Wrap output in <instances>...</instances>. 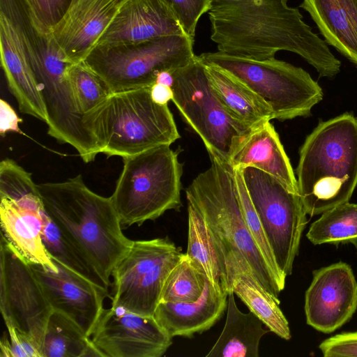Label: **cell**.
Returning <instances> with one entry per match:
<instances>
[{"label": "cell", "instance_id": "obj_33", "mask_svg": "<svg viewBox=\"0 0 357 357\" xmlns=\"http://www.w3.org/2000/svg\"><path fill=\"white\" fill-rule=\"evenodd\" d=\"M170 8L184 33L194 39L197 22L211 8V0H162Z\"/></svg>", "mask_w": 357, "mask_h": 357}, {"label": "cell", "instance_id": "obj_10", "mask_svg": "<svg viewBox=\"0 0 357 357\" xmlns=\"http://www.w3.org/2000/svg\"><path fill=\"white\" fill-rule=\"evenodd\" d=\"M183 255L167 237L132 241L112 272V306L153 317L165 281Z\"/></svg>", "mask_w": 357, "mask_h": 357}, {"label": "cell", "instance_id": "obj_24", "mask_svg": "<svg viewBox=\"0 0 357 357\" xmlns=\"http://www.w3.org/2000/svg\"><path fill=\"white\" fill-rule=\"evenodd\" d=\"M227 319L223 330L206 357H258L261 337L271 331L252 312H242L234 293L229 291Z\"/></svg>", "mask_w": 357, "mask_h": 357}, {"label": "cell", "instance_id": "obj_38", "mask_svg": "<svg viewBox=\"0 0 357 357\" xmlns=\"http://www.w3.org/2000/svg\"><path fill=\"white\" fill-rule=\"evenodd\" d=\"M152 100L159 105H167L173 98V90L170 86L155 83L150 88Z\"/></svg>", "mask_w": 357, "mask_h": 357}, {"label": "cell", "instance_id": "obj_13", "mask_svg": "<svg viewBox=\"0 0 357 357\" xmlns=\"http://www.w3.org/2000/svg\"><path fill=\"white\" fill-rule=\"evenodd\" d=\"M0 310L5 324L40 348L53 310L31 265L1 235Z\"/></svg>", "mask_w": 357, "mask_h": 357}, {"label": "cell", "instance_id": "obj_14", "mask_svg": "<svg viewBox=\"0 0 357 357\" xmlns=\"http://www.w3.org/2000/svg\"><path fill=\"white\" fill-rule=\"evenodd\" d=\"M90 338L104 357H160L172 344L153 317L112 306L104 308Z\"/></svg>", "mask_w": 357, "mask_h": 357}, {"label": "cell", "instance_id": "obj_6", "mask_svg": "<svg viewBox=\"0 0 357 357\" xmlns=\"http://www.w3.org/2000/svg\"><path fill=\"white\" fill-rule=\"evenodd\" d=\"M123 162L110 197L122 226L140 225L181 208L182 165L169 145L123 158Z\"/></svg>", "mask_w": 357, "mask_h": 357}, {"label": "cell", "instance_id": "obj_36", "mask_svg": "<svg viewBox=\"0 0 357 357\" xmlns=\"http://www.w3.org/2000/svg\"><path fill=\"white\" fill-rule=\"evenodd\" d=\"M319 348L325 357H357V331L332 336L324 340Z\"/></svg>", "mask_w": 357, "mask_h": 357}, {"label": "cell", "instance_id": "obj_28", "mask_svg": "<svg viewBox=\"0 0 357 357\" xmlns=\"http://www.w3.org/2000/svg\"><path fill=\"white\" fill-rule=\"evenodd\" d=\"M42 238L48 255L54 261L108 292L109 284L82 252L59 229L45 211Z\"/></svg>", "mask_w": 357, "mask_h": 357}, {"label": "cell", "instance_id": "obj_2", "mask_svg": "<svg viewBox=\"0 0 357 357\" xmlns=\"http://www.w3.org/2000/svg\"><path fill=\"white\" fill-rule=\"evenodd\" d=\"M37 186L46 213L110 285L112 270L132 241L111 198L90 190L80 174Z\"/></svg>", "mask_w": 357, "mask_h": 357}, {"label": "cell", "instance_id": "obj_4", "mask_svg": "<svg viewBox=\"0 0 357 357\" xmlns=\"http://www.w3.org/2000/svg\"><path fill=\"white\" fill-rule=\"evenodd\" d=\"M210 158L211 166L185 190L188 203L205 220L225 259L231 255L243 256L263 287L279 300L285 284L273 273L245 223L234 169L229 163Z\"/></svg>", "mask_w": 357, "mask_h": 357}, {"label": "cell", "instance_id": "obj_22", "mask_svg": "<svg viewBox=\"0 0 357 357\" xmlns=\"http://www.w3.org/2000/svg\"><path fill=\"white\" fill-rule=\"evenodd\" d=\"M225 262V289L237 295L271 332L289 340L291 337L289 322L279 307L280 300L263 287L244 257L229 255Z\"/></svg>", "mask_w": 357, "mask_h": 357}, {"label": "cell", "instance_id": "obj_27", "mask_svg": "<svg viewBox=\"0 0 357 357\" xmlns=\"http://www.w3.org/2000/svg\"><path fill=\"white\" fill-rule=\"evenodd\" d=\"M41 354L42 357L102 356L75 321L54 310L45 328Z\"/></svg>", "mask_w": 357, "mask_h": 357}, {"label": "cell", "instance_id": "obj_19", "mask_svg": "<svg viewBox=\"0 0 357 357\" xmlns=\"http://www.w3.org/2000/svg\"><path fill=\"white\" fill-rule=\"evenodd\" d=\"M233 169L252 167L279 180L289 190L298 194L297 180L290 160L271 121L252 128L233 151Z\"/></svg>", "mask_w": 357, "mask_h": 357}, {"label": "cell", "instance_id": "obj_32", "mask_svg": "<svg viewBox=\"0 0 357 357\" xmlns=\"http://www.w3.org/2000/svg\"><path fill=\"white\" fill-rule=\"evenodd\" d=\"M238 192L239 203L245 223L259 250L276 277L285 284L286 276L279 269L264 228L250 199L241 169H234Z\"/></svg>", "mask_w": 357, "mask_h": 357}, {"label": "cell", "instance_id": "obj_20", "mask_svg": "<svg viewBox=\"0 0 357 357\" xmlns=\"http://www.w3.org/2000/svg\"><path fill=\"white\" fill-rule=\"evenodd\" d=\"M228 292L222 284L206 280L202 294L195 302H160L153 314L158 324L172 337H191L210 329L227 307Z\"/></svg>", "mask_w": 357, "mask_h": 357}, {"label": "cell", "instance_id": "obj_9", "mask_svg": "<svg viewBox=\"0 0 357 357\" xmlns=\"http://www.w3.org/2000/svg\"><path fill=\"white\" fill-rule=\"evenodd\" d=\"M173 77L172 101L202 139L210 157L229 163L233 151L251 128L234 118L221 103L199 56L174 71Z\"/></svg>", "mask_w": 357, "mask_h": 357}, {"label": "cell", "instance_id": "obj_21", "mask_svg": "<svg viewBox=\"0 0 357 357\" xmlns=\"http://www.w3.org/2000/svg\"><path fill=\"white\" fill-rule=\"evenodd\" d=\"M1 65L20 111L47 123V116L33 70L9 22L0 15Z\"/></svg>", "mask_w": 357, "mask_h": 357}, {"label": "cell", "instance_id": "obj_7", "mask_svg": "<svg viewBox=\"0 0 357 357\" xmlns=\"http://www.w3.org/2000/svg\"><path fill=\"white\" fill-rule=\"evenodd\" d=\"M205 64L231 74L254 91L280 121L306 117L324 98L323 90L300 67L276 59L264 61L229 56L219 52L199 55Z\"/></svg>", "mask_w": 357, "mask_h": 357}, {"label": "cell", "instance_id": "obj_11", "mask_svg": "<svg viewBox=\"0 0 357 357\" xmlns=\"http://www.w3.org/2000/svg\"><path fill=\"white\" fill-rule=\"evenodd\" d=\"M1 234L29 264L58 271L42 238L45 208L31 174L12 159L0 163Z\"/></svg>", "mask_w": 357, "mask_h": 357}, {"label": "cell", "instance_id": "obj_17", "mask_svg": "<svg viewBox=\"0 0 357 357\" xmlns=\"http://www.w3.org/2000/svg\"><path fill=\"white\" fill-rule=\"evenodd\" d=\"M123 0H71L51 35L71 63L84 61Z\"/></svg>", "mask_w": 357, "mask_h": 357}, {"label": "cell", "instance_id": "obj_37", "mask_svg": "<svg viewBox=\"0 0 357 357\" xmlns=\"http://www.w3.org/2000/svg\"><path fill=\"white\" fill-rule=\"evenodd\" d=\"M22 119L6 100H0V134L3 137L8 132H20Z\"/></svg>", "mask_w": 357, "mask_h": 357}, {"label": "cell", "instance_id": "obj_26", "mask_svg": "<svg viewBox=\"0 0 357 357\" xmlns=\"http://www.w3.org/2000/svg\"><path fill=\"white\" fill-rule=\"evenodd\" d=\"M188 235L185 255L213 285L222 284L224 287L227 267L220 245L202 216L190 204H188Z\"/></svg>", "mask_w": 357, "mask_h": 357}, {"label": "cell", "instance_id": "obj_1", "mask_svg": "<svg viewBox=\"0 0 357 357\" xmlns=\"http://www.w3.org/2000/svg\"><path fill=\"white\" fill-rule=\"evenodd\" d=\"M287 1L211 0V39L218 52L264 61L286 50L304 59L320 77H334L340 72V61L305 23L299 10L289 7Z\"/></svg>", "mask_w": 357, "mask_h": 357}, {"label": "cell", "instance_id": "obj_25", "mask_svg": "<svg viewBox=\"0 0 357 357\" xmlns=\"http://www.w3.org/2000/svg\"><path fill=\"white\" fill-rule=\"evenodd\" d=\"M205 66L213 91L234 118L251 129L274 119L268 105L238 78L215 66Z\"/></svg>", "mask_w": 357, "mask_h": 357}, {"label": "cell", "instance_id": "obj_23", "mask_svg": "<svg viewBox=\"0 0 357 357\" xmlns=\"http://www.w3.org/2000/svg\"><path fill=\"white\" fill-rule=\"evenodd\" d=\"M327 44L357 68V0H303Z\"/></svg>", "mask_w": 357, "mask_h": 357}, {"label": "cell", "instance_id": "obj_35", "mask_svg": "<svg viewBox=\"0 0 357 357\" xmlns=\"http://www.w3.org/2000/svg\"><path fill=\"white\" fill-rule=\"evenodd\" d=\"M0 342L1 357H42L39 347L27 335L8 328Z\"/></svg>", "mask_w": 357, "mask_h": 357}, {"label": "cell", "instance_id": "obj_3", "mask_svg": "<svg viewBox=\"0 0 357 357\" xmlns=\"http://www.w3.org/2000/svg\"><path fill=\"white\" fill-rule=\"evenodd\" d=\"M296 176L307 215L349 202L357 185V118L353 114L319 122L301 147Z\"/></svg>", "mask_w": 357, "mask_h": 357}, {"label": "cell", "instance_id": "obj_29", "mask_svg": "<svg viewBox=\"0 0 357 357\" xmlns=\"http://www.w3.org/2000/svg\"><path fill=\"white\" fill-rule=\"evenodd\" d=\"M306 236L314 245L357 244V204L344 203L323 213Z\"/></svg>", "mask_w": 357, "mask_h": 357}, {"label": "cell", "instance_id": "obj_15", "mask_svg": "<svg viewBox=\"0 0 357 357\" xmlns=\"http://www.w3.org/2000/svg\"><path fill=\"white\" fill-rule=\"evenodd\" d=\"M357 309V282L351 266L337 262L317 270L305 296L307 324L330 333L346 324Z\"/></svg>", "mask_w": 357, "mask_h": 357}, {"label": "cell", "instance_id": "obj_30", "mask_svg": "<svg viewBox=\"0 0 357 357\" xmlns=\"http://www.w3.org/2000/svg\"><path fill=\"white\" fill-rule=\"evenodd\" d=\"M206 279L184 253L169 274L162 290L160 302H195L202 294Z\"/></svg>", "mask_w": 357, "mask_h": 357}, {"label": "cell", "instance_id": "obj_18", "mask_svg": "<svg viewBox=\"0 0 357 357\" xmlns=\"http://www.w3.org/2000/svg\"><path fill=\"white\" fill-rule=\"evenodd\" d=\"M183 34L181 26L162 0H126L96 45L138 43Z\"/></svg>", "mask_w": 357, "mask_h": 357}, {"label": "cell", "instance_id": "obj_12", "mask_svg": "<svg viewBox=\"0 0 357 357\" xmlns=\"http://www.w3.org/2000/svg\"><path fill=\"white\" fill-rule=\"evenodd\" d=\"M241 172L276 264L287 277L292 273L306 224L300 196L260 169L248 167Z\"/></svg>", "mask_w": 357, "mask_h": 357}, {"label": "cell", "instance_id": "obj_5", "mask_svg": "<svg viewBox=\"0 0 357 357\" xmlns=\"http://www.w3.org/2000/svg\"><path fill=\"white\" fill-rule=\"evenodd\" d=\"M151 87L112 93L84 115V122L107 157L125 158L171 145L180 138L167 105L155 102Z\"/></svg>", "mask_w": 357, "mask_h": 357}, {"label": "cell", "instance_id": "obj_31", "mask_svg": "<svg viewBox=\"0 0 357 357\" xmlns=\"http://www.w3.org/2000/svg\"><path fill=\"white\" fill-rule=\"evenodd\" d=\"M67 76L83 115L104 102L112 93L107 84L83 61L70 64Z\"/></svg>", "mask_w": 357, "mask_h": 357}, {"label": "cell", "instance_id": "obj_40", "mask_svg": "<svg viewBox=\"0 0 357 357\" xmlns=\"http://www.w3.org/2000/svg\"><path fill=\"white\" fill-rule=\"evenodd\" d=\"M124 1H126V0H123Z\"/></svg>", "mask_w": 357, "mask_h": 357}, {"label": "cell", "instance_id": "obj_8", "mask_svg": "<svg viewBox=\"0 0 357 357\" xmlns=\"http://www.w3.org/2000/svg\"><path fill=\"white\" fill-rule=\"evenodd\" d=\"M193 43V38L183 34L138 43L98 45L83 62L112 93L151 87L159 73L174 72L192 60Z\"/></svg>", "mask_w": 357, "mask_h": 357}, {"label": "cell", "instance_id": "obj_34", "mask_svg": "<svg viewBox=\"0 0 357 357\" xmlns=\"http://www.w3.org/2000/svg\"><path fill=\"white\" fill-rule=\"evenodd\" d=\"M38 29L50 33L66 13L71 0H25Z\"/></svg>", "mask_w": 357, "mask_h": 357}, {"label": "cell", "instance_id": "obj_16", "mask_svg": "<svg viewBox=\"0 0 357 357\" xmlns=\"http://www.w3.org/2000/svg\"><path fill=\"white\" fill-rule=\"evenodd\" d=\"M58 271L31 264L54 311L75 321L91 337L109 293L54 261Z\"/></svg>", "mask_w": 357, "mask_h": 357}, {"label": "cell", "instance_id": "obj_39", "mask_svg": "<svg viewBox=\"0 0 357 357\" xmlns=\"http://www.w3.org/2000/svg\"><path fill=\"white\" fill-rule=\"evenodd\" d=\"M174 82L173 72L164 70L159 73L156 77L155 83L172 87Z\"/></svg>", "mask_w": 357, "mask_h": 357}]
</instances>
